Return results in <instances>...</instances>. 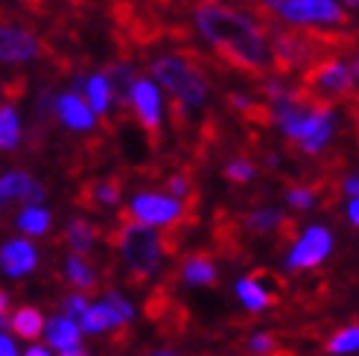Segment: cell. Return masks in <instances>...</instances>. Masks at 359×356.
Instances as JSON below:
<instances>
[{
	"mask_svg": "<svg viewBox=\"0 0 359 356\" xmlns=\"http://www.w3.org/2000/svg\"><path fill=\"white\" fill-rule=\"evenodd\" d=\"M193 24L199 29L202 39L219 53L225 62H231L240 70L257 74V70L269 67V41L266 29L257 18L248 12L231 9L225 4L213 6H196Z\"/></svg>",
	"mask_w": 359,
	"mask_h": 356,
	"instance_id": "obj_1",
	"label": "cell"
},
{
	"mask_svg": "<svg viewBox=\"0 0 359 356\" xmlns=\"http://www.w3.org/2000/svg\"><path fill=\"white\" fill-rule=\"evenodd\" d=\"M149 79L175 100L178 111H196L208 100L205 74L187 56H182V53H164V56L152 59Z\"/></svg>",
	"mask_w": 359,
	"mask_h": 356,
	"instance_id": "obj_2",
	"label": "cell"
},
{
	"mask_svg": "<svg viewBox=\"0 0 359 356\" xmlns=\"http://www.w3.org/2000/svg\"><path fill=\"white\" fill-rule=\"evenodd\" d=\"M114 245L120 252L123 266L129 269V275L135 280H147L161 269V260L167 254V240L152 228H143L137 222L126 219L117 234H114Z\"/></svg>",
	"mask_w": 359,
	"mask_h": 356,
	"instance_id": "obj_3",
	"label": "cell"
},
{
	"mask_svg": "<svg viewBox=\"0 0 359 356\" xmlns=\"http://www.w3.org/2000/svg\"><path fill=\"white\" fill-rule=\"evenodd\" d=\"M295 29H342L348 12L336 0H257Z\"/></svg>",
	"mask_w": 359,
	"mask_h": 356,
	"instance_id": "obj_4",
	"label": "cell"
},
{
	"mask_svg": "<svg viewBox=\"0 0 359 356\" xmlns=\"http://www.w3.org/2000/svg\"><path fill=\"white\" fill-rule=\"evenodd\" d=\"M353 76L351 67L339 59H321L313 62L304 74V94L318 105H330L336 100H345L353 94Z\"/></svg>",
	"mask_w": 359,
	"mask_h": 356,
	"instance_id": "obj_5",
	"label": "cell"
},
{
	"mask_svg": "<svg viewBox=\"0 0 359 356\" xmlns=\"http://www.w3.org/2000/svg\"><path fill=\"white\" fill-rule=\"evenodd\" d=\"M129 222H137L143 228H175L182 225V219L187 217V205L175 202L172 196L167 193H155V190H143V193H135L129 199Z\"/></svg>",
	"mask_w": 359,
	"mask_h": 356,
	"instance_id": "obj_6",
	"label": "cell"
},
{
	"mask_svg": "<svg viewBox=\"0 0 359 356\" xmlns=\"http://www.w3.org/2000/svg\"><path fill=\"white\" fill-rule=\"evenodd\" d=\"M44 56V44L39 32L15 24V21H0V64L4 67H24Z\"/></svg>",
	"mask_w": 359,
	"mask_h": 356,
	"instance_id": "obj_7",
	"label": "cell"
},
{
	"mask_svg": "<svg viewBox=\"0 0 359 356\" xmlns=\"http://www.w3.org/2000/svg\"><path fill=\"white\" fill-rule=\"evenodd\" d=\"M126 105L132 109V114L147 132L152 135L161 132V126H164V91L149 76H135V82L129 85V94H126Z\"/></svg>",
	"mask_w": 359,
	"mask_h": 356,
	"instance_id": "obj_8",
	"label": "cell"
},
{
	"mask_svg": "<svg viewBox=\"0 0 359 356\" xmlns=\"http://www.w3.org/2000/svg\"><path fill=\"white\" fill-rule=\"evenodd\" d=\"M330 252H333V234H330L325 225H310V228L295 240L292 252L286 254V269H292V272L316 269L318 263L327 260Z\"/></svg>",
	"mask_w": 359,
	"mask_h": 356,
	"instance_id": "obj_9",
	"label": "cell"
},
{
	"mask_svg": "<svg viewBox=\"0 0 359 356\" xmlns=\"http://www.w3.org/2000/svg\"><path fill=\"white\" fill-rule=\"evenodd\" d=\"M53 117L59 120V126L74 132V135H91L97 129V117L88 109V102L82 100V94L76 91H59L56 100H53Z\"/></svg>",
	"mask_w": 359,
	"mask_h": 356,
	"instance_id": "obj_10",
	"label": "cell"
},
{
	"mask_svg": "<svg viewBox=\"0 0 359 356\" xmlns=\"http://www.w3.org/2000/svg\"><path fill=\"white\" fill-rule=\"evenodd\" d=\"M269 59H272L280 70L310 64L316 59L313 39H307V35H301V32H278L275 39L269 41Z\"/></svg>",
	"mask_w": 359,
	"mask_h": 356,
	"instance_id": "obj_11",
	"label": "cell"
},
{
	"mask_svg": "<svg viewBox=\"0 0 359 356\" xmlns=\"http://www.w3.org/2000/svg\"><path fill=\"white\" fill-rule=\"evenodd\" d=\"M47 187L32 178L27 170H6L0 172V205L24 202V205H44Z\"/></svg>",
	"mask_w": 359,
	"mask_h": 356,
	"instance_id": "obj_12",
	"label": "cell"
},
{
	"mask_svg": "<svg viewBox=\"0 0 359 356\" xmlns=\"http://www.w3.org/2000/svg\"><path fill=\"white\" fill-rule=\"evenodd\" d=\"M336 126H339V120H336V109H333V105H316V111L310 114L307 126H304V135L298 140L301 152L304 155L325 152V146L330 144L333 135H336Z\"/></svg>",
	"mask_w": 359,
	"mask_h": 356,
	"instance_id": "obj_13",
	"label": "cell"
},
{
	"mask_svg": "<svg viewBox=\"0 0 359 356\" xmlns=\"http://www.w3.org/2000/svg\"><path fill=\"white\" fill-rule=\"evenodd\" d=\"M70 91L82 94V100L88 102V109L94 111L97 120H100V117H109L111 109H114V102H117L114 88H111L109 76H105L102 70H94V74H88V76H76Z\"/></svg>",
	"mask_w": 359,
	"mask_h": 356,
	"instance_id": "obj_14",
	"label": "cell"
},
{
	"mask_svg": "<svg viewBox=\"0 0 359 356\" xmlns=\"http://www.w3.org/2000/svg\"><path fill=\"white\" fill-rule=\"evenodd\" d=\"M39 266V248L27 237H12L0 245V272L6 278H27Z\"/></svg>",
	"mask_w": 359,
	"mask_h": 356,
	"instance_id": "obj_15",
	"label": "cell"
},
{
	"mask_svg": "<svg viewBox=\"0 0 359 356\" xmlns=\"http://www.w3.org/2000/svg\"><path fill=\"white\" fill-rule=\"evenodd\" d=\"M243 225L251 234H278L280 237H292V219H286V213L278 207H257L243 217Z\"/></svg>",
	"mask_w": 359,
	"mask_h": 356,
	"instance_id": "obj_16",
	"label": "cell"
},
{
	"mask_svg": "<svg viewBox=\"0 0 359 356\" xmlns=\"http://www.w3.org/2000/svg\"><path fill=\"white\" fill-rule=\"evenodd\" d=\"M44 336H47V345L62 353V350H70V348H79L82 330H79V324L74 322V318L53 315L50 322H44Z\"/></svg>",
	"mask_w": 359,
	"mask_h": 356,
	"instance_id": "obj_17",
	"label": "cell"
},
{
	"mask_svg": "<svg viewBox=\"0 0 359 356\" xmlns=\"http://www.w3.org/2000/svg\"><path fill=\"white\" fill-rule=\"evenodd\" d=\"M24 140V120L15 102H0V152H15Z\"/></svg>",
	"mask_w": 359,
	"mask_h": 356,
	"instance_id": "obj_18",
	"label": "cell"
},
{
	"mask_svg": "<svg viewBox=\"0 0 359 356\" xmlns=\"http://www.w3.org/2000/svg\"><path fill=\"white\" fill-rule=\"evenodd\" d=\"M100 240V231L94 222H88L85 217H74L65 228V242L70 245V254L85 257L88 252H94V245Z\"/></svg>",
	"mask_w": 359,
	"mask_h": 356,
	"instance_id": "obj_19",
	"label": "cell"
},
{
	"mask_svg": "<svg viewBox=\"0 0 359 356\" xmlns=\"http://www.w3.org/2000/svg\"><path fill=\"white\" fill-rule=\"evenodd\" d=\"M76 324H79L82 333H105V330L126 327V322L109 304H105V301H100V304H88V310L82 313V318Z\"/></svg>",
	"mask_w": 359,
	"mask_h": 356,
	"instance_id": "obj_20",
	"label": "cell"
},
{
	"mask_svg": "<svg viewBox=\"0 0 359 356\" xmlns=\"http://www.w3.org/2000/svg\"><path fill=\"white\" fill-rule=\"evenodd\" d=\"M15 225H18V231H21L27 240L44 237L47 231L53 228V213L44 205H24L21 213L15 217Z\"/></svg>",
	"mask_w": 359,
	"mask_h": 356,
	"instance_id": "obj_21",
	"label": "cell"
},
{
	"mask_svg": "<svg viewBox=\"0 0 359 356\" xmlns=\"http://www.w3.org/2000/svg\"><path fill=\"white\" fill-rule=\"evenodd\" d=\"M65 280L74 287L76 292H88V289H94L97 287V269L91 263H88L85 257H79V254H67L65 257Z\"/></svg>",
	"mask_w": 359,
	"mask_h": 356,
	"instance_id": "obj_22",
	"label": "cell"
},
{
	"mask_svg": "<svg viewBox=\"0 0 359 356\" xmlns=\"http://www.w3.org/2000/svg\"><path fill=\"white\" fill-rule=\"evenodd\" d=\"M182 278H184V283H190V287H213L219 272H217V263H213L210 257L193 254L182 266Z\"/></svg>",
	"mask_w": 359,
	"mask_h": 356,
	"instance_id": "obj_23",
	"label": "cell"
},
{
	"mask_svg": "<svg viewBox=\"0 0 359 356\" xmlns=\"http://www.w3.org/2000/svg\"><path fill=\"white\" fill-rule=\"evenodd\" d=\"M9 330L21 339H39L44 333V315L35 307H18L15 313H9Z\"/></svg>",
	"mask_w": 359,
	"mask_h": 356,
	"instance_id": "obj_24",
	"label": "cell"
},
{
	"mask_svg": "<svg viewBox=\"0 0 359 356\" xmlns=\"http://www.w3.org/2000/svg\"><path fill=\"white\" fill-rule=\"evenodd\" d=\"M237 295H240V301L245 304L248 313H260V310H266L275 301L272 295H269V289L263 287L260 280H255V278H240L237 280Z\"/></svg>",
	"mask_w": 359,
	"mask_h": 356,
	"instance_id": "obj_25",
	"label": "cell"
},
{
	"mask_svg": "<svg viewBox=\"0 0 359 356\" xmlns=\"http://www.w3.org/2000/svg\"><path fill=\"white\" fill-rule=\"evenodd\" d=\"M255 175H257V164L248 161V158H234V161L225 164V178L228 182H234V184L255 182Z\"/></svg>",
	"mask_w": 359,
	"mask_h": 356,
	"instance_id": "obj_26",
	"label": "cell"
},
{
	"mask_svg": "<svg viewBox=\"0 0 359 356\" xmlns=\"http://www.w3.org/2000/svg\"><path fill=\"white\" fill-rule=\"evenodd\" d=\"M91 199L100 207H117L120 205V184L117 182H97V184H91Z\"/></svg>",
	"mask_w": 359,
	"mask_h": 356,
	"instance_id": "obj_27",
	"label": "cell"
},
{
	"mask_svg": "<svg viewBox=\"0 0 359 356\" xmlns=\"http://www.w3.org/2000/svg\"><path fill=\"white\" fill-rule=\"evenodd\" d=\"M327 348H330V353H353V350H359V324L339 330Z\"/></svg>",
	"mask_w": 359,
	"mask_h": 356,
	"instance_id": "obj_28",
	"label": "cell"
},
{
	"mask_svg": "<svg viewBox=\"0 0 359 356\" xmlns=\"http://www.w3.org/2000/svg\"><path fill=\"white\" fill-rule=\"evenodd\" d=\"M167 196H172L175 202H187L190 196H193V182L184 175V172H172L170 178H167Z\"/></svg>",
	"mask_w": 359,
	"mask_h": 356,
	"instance_id": "obj_29",
	"label": "cell"
},
{
	"mask_svg": "<svg viewBox=\"0 0 359 356\" xmlns=\"http://www.w3.org/2000/svg\"><path fill=\"white\" fill-rule=\"evenodd\" d=\"M286 202L298 210H310L316 205V190L313 187H290L286 190Z\"/></svg>",
	"mask_w": 359,
	"mask_h": 356,
	"instance_id": "obj_30",
	"label": "cell"
},
{
	"mask_svg": "<svg viewBox=\"0 0 359 356\" xmlns=\"http://www.w3.org/2000/svg\"><path fill=\"white\" fill-rule=\"evenodd\" d=\"M88 310V298L82 295V292H70L65 301H62V315H67V318H82V313Z\"/></svg>",
	"mask_w": 359,
	"mask_h": 356,
	"instance_id": "obj_31",
	"label": "cell"
},
{
	"mask_svg": "<svg viewBox=\"0 0 359 356\" xmlns=\"http://www.w3.org/2000/svg\"><path fill=\"white\" fill-rule=\"evenodd\" d=\"M105 304H109V307H111V310H114V313H117V315L123 318V322H126V324H129V322H132V315H135V310H132V304H129V301H126V298H123V295H120L117 289H111L109 295H105Z\"/></svg>",
	"mask_w": 359,
	"mask_h": 356,
	"instance_id": "obj_32",
	"label": "cell"
},
{
	"mask_svg": "<svg viewBox=\"0 0 359 356\" xmlns=\"http://www.w3.org/2000/svg\"><path fill=\"white\" fill-rule=\"evenodd\" d=\"M53 100H56V91H50V88H41L39 100H35V117H39V120L53 117Z\"/></svg>",
	"mask_w": 359,
	"mask_h": 356,
	"instance_id": "obj_33",
	"label": "cell"
},
{
	"mask_svg": "<svg viewBox=\"0 0 359 356\" xmlns=\"http://www.w3.org/2000/svg\"><path fill=\"white\" fill-rule=\"evenodd\" d=\"M228 102L234 105L237 111H243V114H251V111H255V102H251V97H248V94H237V91H234V94L228 97Z\"/></svg>",
	"mask_w": 359,
	"mask_h": 356,
	"instance_id": "obj_34",
	"label": "cell"
},
{
	"mask_svg": "<svg viewBox=\"0 0 359 356\" xmlns=\"http://www.w3.org/2000/svg\"><path fill=\"white\" fill-rule=\"evenodd\" d=\"M9 327V295L0 289V333Z\"/></svg>",
	"mask_w": 359,
	"mask_h": 356,
	"instance_id": "obj_35",
	"label": "cell"
},
{
	"mask_svg": "<svg viewBox=\"0 0 359 356\" xmlns=\"http://www.w3.org/2000/svg\"><path fill=\"white\" fill-rule=\"evenodd\" d=\"M342 190L351 196V199H356V196H359V172H356V175H351V178H345Z\"/></svg>",
	"mask_w": 359,
	"mask_h": 356,
	"instance_id": "obj_36",
	"label": "cell"
},
{
	"mask_svg": "<svg viewBox=\"0 0 359 356\" xmlns=\"http://www.w3.org/2000/svg\"><path fill=\"white\" fill-rule=\"evenodd\" d=\"M0 356H18L15 353V342L9 339L6 333H0Z\"/></svg>",
	"mask_w": 359,
	"mask_h": 356,
	"instance_id": "obj_37",
	"label": "cell"
},
{
	"mask_svg": "<svg viewBox=\"0 0 359 356\" xmlns=\"http://www.w3.org/2000/svg\"><path fill=\"white\" fill-rule=\"evenodd\" d=\"M348 219H351V225L359 228V196L348 202Z\"/></svg>",
	"mask_w": 359,
	"mask_h": 356,
	"instance_id": "obj_38",
	"label": "cell"
},
{
	"mask_svg": "<svg viewBox=\"0 0 359 356\" xmlns=\"http://www.w3.org/2000/svg\"><path fill=\"white\" fill-rule=\"evenodd\" d=\"M351 76H353V82H359V53H353V59H351Z\"/></svg>",
	"mask_w": 359,
	"mask_h": 356,
	"instance_id": "obj_39",
	"label": "cell"
},
{
	"mask_svg": "<svg viewBox=\"0 0 359 356\" xmlns=\"http://www.w3.org/2000/svg\"><path fill=\"white\" fill-rule=\"evenodd\" d=\"M59 356H88V353H85V350H82V345H79V348H70V350H62Z\"/></svg>",
	"mask_w": 359,
	"mask_h": 356,
	"instance_id": "obj_40",
	"label": "cell"
},
{
	"mask_svg": "<svg viewBox=\"0 0 359 356\" xmlns=\"http://www.w3.org/2000/svg\"><path fill=\"white\" fill-rule=\"evenodd\" d=\"M27 356H50V350L47 348H29Z\"/></svg>",
	"mask_w": 359,
	"mask_h": 356,
	"instance_id": "obj_41",
	"label": "cell"
},
{
	"mask_svg": "<svg viewBox=\"0 0 359 356\" xmlns=\"http://www.w3.org/2000/svg\"><path fill=\"white\" fill-rule=\"evenodd\" d=\"M336 4H339V6L345 4V6H351V9H359V0H336Z\"/></svg>",
	"mask_w": 359,
	"mask_h": 356,
	"instance_id": "obj_42",
	"label": "cell"
},
{
	"mask_svg": "<svg viewBox=\"0 0 359 356\" xmlns=\"http://www.w3.org/2000/svg\"><path fill=\"white\" fill-rule=\"evenodd\" d=\"M266 167H278V155H266Z\"/></svg>",
	"mask_w": 359,
	"mask_h": 356,
	"instance_id": "obj_43",
	"label": "cell"
},
{
	"mask_svg": "<svg viewBox=\"0 0 359 356\" xmlns=\"http://www.w3.org/2000/svg\"><path fill=\"white\" fill-rule=\"evenodd\" d=\"M213 4H222V0H199V6H213Z\"/></svg>",
	"mask_w": 359,
	"mask_h": 356,
	"instance_id": "obj_44",
	"label": "cell"
},
{
	"mask_svg": "<svg viewBox=\"0 0 359 356\" xmlns=\"http://www.w3.org/2000/svg\"><path fill=\"white\" fill-rule=\"evenodd\" d=\"M0 100H4V85H0Z\"/></svg>",
	"mask_w": 359,
	"mask_h": 356,
	"instance_id": "obj_45",
	"label": "cell"
},
{
	"mask_svg": "<svg viewBox=\"0 0 359 356\" xmlns=\"http://www.w3.org/2000/svg\"><path fill=\"white\" fill-rule=\"evenodd\" d=\"M155 356H172V353H155Z\"/></svg>",
	"mask_w": 359,
	"mask_h": 356,
	"instance_id": "obj_46",
	"label": "cell"
}]
</instances>
